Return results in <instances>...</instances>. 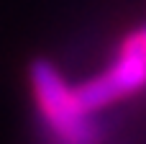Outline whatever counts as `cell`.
<instances>
[{
	"label": "cell",
	"instance_id": "6da1fadb",
	"mask_svg": "<svg viewBox=\"0 0 146 144\" xmlns=\"http://www.w3.org/2000/svg\"><path fill=\"white\" fill-rule=\"evenodd\" d=\"M28 88L44 144H103L105 131L98 113L87 111L74 85L49 59H36L28 67Z\"/></svg>",
	"mask_w": 146,
	"mask_h": 144
},
{
	"label": "cell",
	"instance_id": "7a4b0ae2",
	"mask_svg": "<svg viewBox=\"0 0 146 144\" xmlns=\"http://www.w3.org/2000/svg\"><path fill=\"white\" fill-rule=\"evenodd\" d=\"M74 90H77L80 103L98 116L105 108L144 93L146 90V21L141 26H136L133 31H128L118 41L110 62L98 75L74 85Z\"/></svg>",
	"mask_w": 146,
	"mask_h": 144
}]
</instances>
